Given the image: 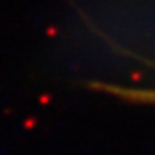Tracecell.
I'll use <instances>...</instances> for the list:
<instances>
[{"label": "cell", "instance_id": "1", "mask_svg": "<svg viewBox=\"0 0 155 155\" xmlns=\"http://www.w3.org/2000/svg\"><path fill=\"white\" fill-rule=\"evenodd\" d=\"M99 91H106L107 94H112L116 97H120L129 102L137 104H153L155 106V89L147 87H125V86H114V84H96Z\"/></svg>", "mask_w": 155, "mask_h": 155}]
</instances>
